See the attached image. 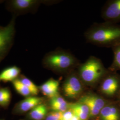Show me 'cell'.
Segmentation results:
<instances>
[{
	"instance_id": "cell-12",
	"label": "cell",
	"mask_w": 120,
	"mask_h": 120,
	"mask_svg": "<svg viewBox=\"0 0 120 120\" xmlns=\"http://www.w3.org/2000/svg\"><path fill=\"white\" fill-rule=\"evenodd\" d=\"M21 69L17 66L8 67L0 72V82H12L18 78L21 75Z\"/></svg>"
},
{
	"instance_id": "cell-3",
	"label": "cell",
	"mask_w": 120,
	"mask_h": 120,
	"mask_svg": "<svg viewBox=\"0 0 120 120\" xmlns=\"http://www.w3.org/2000/svg\"><path fill=\"white\" fill-rule=\"evenodd\" d=\"M107 73L101 60L91 56L86 62L79 65L78 75L81 80L87 84H94Z\"/></svg>"
},
{
	"instance_id": "cell-17",
	"label": "cell",
	"mask_w": 120,
	"mask_h": 120,
	"mask_svg": "<svg viewBox=\"0 0 120 120\" xmlns=\"http://www.w3.org/2000/svg\"><path fill=\"white\" fill-rule=\"evenodd\" d=\"M18 79L28 88L32 96H37L38 95L40 91L39 88L34 82L25 76L21 74L18 77Z\"/></svg>"
},
{
	"instance_id": "cell-4",
	"label": "cell",
	"mask_w": 120,
	"mask_h": 120,
	"mask_svg": "<svg viewBox=\"0 0 120 120\" xmlns=\"http://www.w3.org/2000/svg\"><path fill=\"white\" fill-rule=\"evenodd\" d=\"M15 19L13 16L6 26H0V62L8 55L13 46L15 34Z\"/></svg>"
},
{
	"instance_id": "cell-8",
	"label": "cell",
	"mask_w": 120,
	"mask_h": 120,
	"mask_svg": "<svg viewBox=\"0 0 120 120\" xmlns=\"http://www.w3.org/2000/svg\"><path fill=\"white\" fill-rule=\"evenodd\" d=\"M102 17L107 22H120V0L109 1L102 9Z\"/></svg>"
},
{
	"instance_id": "cell-2",
	"label": "cell",
	"mask_w": 120,
	"mask_h": 120,
	"mask_svg": "<svg viewBox=\"0 0 120 120\" xmlns=\"http://www.w3.org/2000/svg\"><path fill=\"white\" fill-rule=\"evenodd\" d=\"M43 66L45 69L60 74L72 72L79 66V60L69 52L56 49L49 52L44 56Z\"/></svg>"
},
{
	"instance_id": "cell-9",
	"label": "cell",
	"mask_w": 120,
	"mask_h": 120,
	"mask_svg": "<svg viewBox=\"0 0 120 120\" xmlns=\"http://www.w3.org/2000/svg\"><path fill=\"white\" fill-rule=\"evenodd\" d=\"M43 99L37 96H31L25 98L17 104L14 111L17 113L22 114L29 112L39 105L43 103Z\"/></svg>"
},
{
	"instance_id": "cell-20",
	"label": "cell",
	"mask_w": 120,
	"mask_h": 120,
	"mask_svg": "<svg viewBox=\"0 0 120 120\" xmlns=\"http://www.w3.org/2000/svg\"><path fill=\"white\" fill-rule=\"evenodd\" d=\"M62 112L52 111L48 113L45 120H60L62 114Z\"/></svg>"
},
{
	"instance_id": "cell-14",
	"label": "cell",
	"mask_w": 120,
	"mask_h": 120,
	"mask_svg": "<svg viewBox=\"0 0 120 120\" xmlns=\"http://www.w3.org/2000/svg\"><path fill=\"white\" fill-rule=\"evenodd\" d=\"M100 113L101 120H119V112L114 106H105L101 110Z\"/></svg>"
},
{
	"instance_id": "cell-22",
	"label": "cell",
	"mask_w": 120,
	"mask_h": 120,
	"mask_svg": "<svg viewBox=\"0 0 120 120\" xmlns=\"http://www.w3.org/2000/svg\"><path fill=\"white\" fill-rule=\"evenodd\" d=\"M70 120H79V119L77 117V116H75V115H74V114H73V117H72V118L70 119Z\"/></svg>"
},
{
	"instance_id": "cell-7",
	"label": "cell",
	"mask_w": 120,
	"mask_h": 120,
	"mask_svg": "<svg viewBox=\"0 0 120 120\" xmlns=\"http://www.w3.org/2000/svg\"><path fill=\"white\" fill-rule=\"evenodd\" d=\"M84 104L89 109V116L93 117L98 115L105 106V100L97 95L88 94L82 96L78 101Z\"/></svg>"
},
{
	"instance_id": "cell-10",
	"label": "cell",
	"mask_w": 120,
	"mask_h": 120,
	"mask_svg": "<svg viewBox=\"0 0 120 120\" xmlns=\"http://www.w3.org/2000/svg\"><path fill=\"white\" fill-rule=\"evenodd\" d=\"M59 84L58 80L50 78L42 84L39 88L43 94L51 98L59 95Z\"/></svg>"
},
{
	"instance_id": "cell-1",
	"label": "cell",
	"mask_w": 120,
	"mask_h": 120,
	"mask_svg": "<svg viewBox=\"0 0 120 120\" xmlns=\"http://www.w3.org/2000/svg\"><path fill=\"white\" fill-rule=\"evenodd\" d=\"M85 37L94 45L112 48L120 44V26L107 22L94 24L86 31Z\"/></svg>"
},
{
	"instance_id": "cell-21",
	"label": "cell",
	"mask_w": 120,
	"mask_h": 120,
	"mask_svg": "<svg viewBox=\"0 0 120 120\" xmlns=\"http://www.w3.org/2000/svg\"><path fill=\"white\" fill-rule=\"evenodd\" d=\"M73 116V112L68 109L66 111L62 113L60 120H70Z\"/></svg>"
},
{
	"instance_id": "cell-6",
	"label": "cell",
	"mask_w": 120,
	"mask_h": 120,
	"mask_svg": "<svg viewBox=\"0 0 120 120\" xmlns=\"http://www.w3.org/2000/svg\"><path fill=\"white\" fill-rule=\"evenodd\" d=\"M78 74L71 73L65 80L63 85L64 95L69 98H75L81 94L83 87Z\"/></svg>"
},
{
	"instance_id": "cell-23",
	"label": "cell",
	"mask_w": 120,
	"mask_h": 120,
	"mask_svg": "<svg viewBox=\"0 0 120 120\" xmlns=\"http://www.w3.org/2000/svg\"></svg>"
},
{
	"instance_id": "cell-13",
	"label": "cell",
	"mask_w": 120,
	"mask_h": 120,
	"mask_svg": "<svg viewBox=\"0 0 120 120\" xmlns=\"http://www.w3.org/2000/svg\"><path fill=\"white\" fill-rule=\"evenodd\" d=\"M48 114V108L44 103H41L29 112L28 116L32 120H42Z\"/></svg>"
},
{
	"instance_id": "cell-11",
	"label": "cell",
	"mask_w": 120,
	"mask_h": 120,
	"mask_svg": "<svg viewBox=\"0 0 120 120\" xmlns=\"http://www.w3.org/2000/svg\"><path fill=\"white\" fill-rule=\"evenodd\" d=\"M119 80L115 76L106 77L101 86V91L104 94L111 96L116 94L119 88Z\"/></svg>"
},
{
	"instance_id": "cell-5",
	"label": "cell",
	"mask_w": 120,
	"mask_h": 120,
	"mask_svg": "<svg viewBox=\"0 0 120 120\" xmlns=\"http://www.w3.org/2000/svg\"><path fill=\"white\" fill-rule=\"evenodd\" d=\"M43 1L38 0H12L6 2V8L14 17L35 12Z\"/></svg>"
},
{
	"instance_id": "cell-19",
	"label": "cell",
	"mask_w": 120,
	"mask_h": 120,
	"mask_svg": "<svg viewBox=\"0 0 120 120\" xmlns=\"http://www.w3.org/2000/svg\"><path fill=\"white\" fill-rule=\"evenodd\" d=\"M52 110L53 111L63 112L68 109V104L66 101L60 104H55L49 105Z\"/></svg>"
},
{
	"instance_id": "cell-16",
	"label": "cell",
	"mask_w": 120,
	"mask_h": 120,
	"mask_svg": "<svg viewBox=\"0 0 120 120\" xmlns=\"http://www.w3.org/2000/svg\"><path fill=\"white\" fill-rule=\"evenodd\" d=\"M12 83L15 90L18 94L25 98L32 96L28 88L18 78L12 82Z\"/></svg>"
},
{
	"instance_id": "cell-15",
	"label": "cell",
	"mask_w": 120,
	"mask_h": 120,
	"mask_svg": "<svg viewBox=\"0 0 120 120\" xmlns=\"http://www.w3.org/2000/svg\"><path fill=\"white\" fill-rule=\"evenodd\" d=\"M12 94L7 87H0V106L7 107L11 102Z\"/></svg>"
},
{
	"instance_id": "cell-18",
	"label": "cell",
	"mask_w": 120,
	"mask_h": 120,
	"mask_svg": "<svg viewBox=\"0 0 120 120\" xmlns=\"http://www.w3.org/2000/svg\"><path fill=\"white\" fill-rule=\"evenodd\" d=\"M113 60L109 69L111 71L120 70V44L112 48Z\"/></svg>"
}]
</instances>
